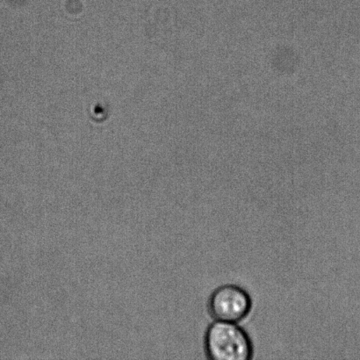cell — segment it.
Here are the masks:
<instances>
[{
    "label": "cell",
    "instance_id": "obj_1",
    "mask_svg": "<svg viewBox=\"0 0 360 360\" xmlns=\"http://www.w3.org/2000/svg\"><path fill=\"white\" fill-rule=\"evenodd\" d=\"M204 348L212 360H250L253 344L245 330L236 323L214 320L207 328Z\"/></svg>",
    "mask_w": 360,
    "mask_h": 360
},
{
    "label": "cell",
    "instance_id": "obj_2",
    "mask_svg": "<svg viewBox=\"0 0 360 360\" xmlns=\"http://www.w3.org/2000/svg\"><path fill=\"white\" fill-rule=\"evenodd\" d=\"M207 309L214 320L238 323L252 311V299L240 285L224 284L212 292L208 299Z\"/></svg>",
    "mask_w": 360,
    "mask_h": 360
}]
</instances>
